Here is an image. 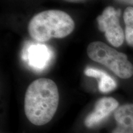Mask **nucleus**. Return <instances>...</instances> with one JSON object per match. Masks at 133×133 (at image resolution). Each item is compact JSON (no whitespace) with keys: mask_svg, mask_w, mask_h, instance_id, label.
<instances>
[{"mask_svg":"<svg viewBox=\"0 0 133 133\" xmlns=\"http://www.w3.org/2000/svg\"><path fill=\"white\" fill-rule=\"evenodd\" d=\"M59 102V91L54 81L45 78L37 79L26 89L24 100L25 114L32 124L44 125L54 117Z\"/></svg>","mask_w":133,"mask_h":133,"instance_id":"1","label":"nucleus"},{"mask_svg":"<svg viewBox=\"0 0 133 133\" xmlns=\"http://www.w3.org/2000/svg\"><path fill=\"white\" fill-rule=\"evenodd\" d=\"M75 22L70 16L60 10H48L36 14L28 26L30 35L38 42L51 38H63L75 29Z\"/></svg>","mask_w":133,"mask_h":133,"instance_id":"2","label":"nucleus"},{"mask_svg":"<svg viewBox=\"0 0 133 133\" xmlns=\"http://www.w3.org/2000/svg\"><path fill=\"white\" fill-rule=\"evenodd\" d=\"M87 54L91 60L105 66L116 76L128 79L133 75V65L127 56L101 41L91 43Z\"/></svg>","mask_w":133,"mask_h":133,"instance_id":"3","label":"nucleus"},{"mask_svg":"<svg viewBox=\"0 0 133 133\" xmlns=\"http://www.w3.org/2000/svg\"><path fill=\"white\" fill-rule=\"evenodd\" d=\"M120 9L108 6L97 17L99 29L105 33L106 39L114 47H119L124 42V33L119 24Z\"/></svg>","mask_w":133,"mask_h":133,"instance_id":"4","label":"nucleus"},{"mask_svg":"<svg viewBox=\"0 0 133 133\" xmlns=\"http://www.w3.org/2000/svg\"><path fill=\"white\" fill-rule=\"evenodd\" d=\"M119 103L111 97L101 98L96 102L94 109L86 116L84 124L87 128H92L101 123L112 112L118 107Z\"/></svg>","mask_w":133,"mask_h":133,"instance_id":"5","label":"nucleus"},{"mask_svg":"<svg viewBox=\"0 0 133 133\" xmlns=\"http://www.w3.org/2000/svg\"><path fill=\"white\" fill-rule=\"evenodd\" d=\"M114 118L116 126L112 133H133V104H126L118 107Z\"/></svg>","mask_w":133,"mask_h":133,"instance_id":"6","label":"nucleus"},{"mask_svg":"<svg viewBox=\"0 0 133 133\" xmlns=\"http://www.w3.org/2000/svg\"><path fill=\"white\" fill-rule=\"evenodd\" d=\"M25 55L29 64L36 69L45 68L51 57V53L47 46L39 44L28 47Z\"/></svg>","mask_w":133,"mask_h":133,"instance_id":"7","label":"nucleus"},{"mask_svg":"<svg viewBox=\"0 0 133 133\" xmlns=\"http://www.w3.org/2000/svg\"><path fill=\"white\" fill-rule=\"evenodd\" d=\"M86 76L99 79V89L102 93H108L116 89V83L109 74L102 70L87 68L84 71Z\"/></svg>","mask_w":133,"mask_h":133,"instance_id":"8","label":"nucleus"},{"mask_svg":"<svg viewBox=\"0 0 133 133\" xmlns=\"http://www.w3.org/2000/svg\"><path fill=\"white\" fill-rule=\"evenodd\" d=\"M123 19L125 24L124 36L128 44L133 47V8L128 7L124 10Z\"/></svg>","mask_w":133,"mask_h":133,"instance_id":"9","label":"nucleus"},{"mask_svg":"<svg viewBox=\"0 0 133 133\" xmlns=\"http://www.w3.org/2000/svg\"><path fill=\"white\" fill-rule=\"evenodd\" d=\"M117 1L121 3H126V4L133 5V0H117Z\"/></svg>","mask_w":133,"mask_h":133,"instance_id":"10","label":"nucleus"}]
</instances>
